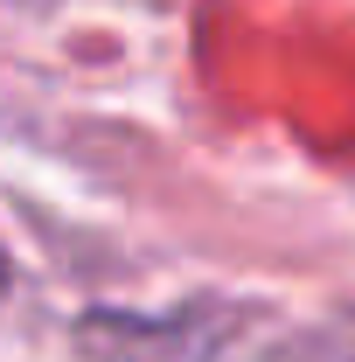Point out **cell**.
Here are the masks:
<instances>
[{"instance_id": "6da1fadb", "label": "cell", "mask_w": 355, "mask_h": 362, "mask_svg": "<svg viewBox=\"0 0 355 362\" xmlns=\"http://www.w3.org/2000/svg\"><path fill=\"white\" fill-rule=\"evenodd\" d=\"M0 293H7V251H0Z\"/></svg>"}]
</instances>
